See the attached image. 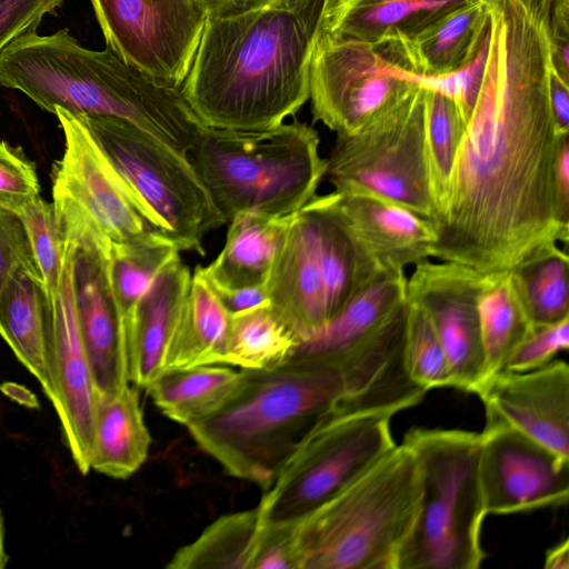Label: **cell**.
<instances>
[{
	"instance_id": "23",
	"label": "cell",
	"mask_w": 569,
	"mask_h": 569,
	"mask_svg": "<svg viewBox=\"0 0 569 569\" xmlns=\"http://www.w3.org/2000/svg\"><path fill=\"white\" fill-rule=\"evenodd\" d=\"M310 203L317 218L319 257L330 321L355 296L387 271L349 229L332 192L317 194Z\"/></svg>"
},
{
	"instance_id": "44",
	"label": "cell",
	"mask_w": 569,
	"mask_h": 569,
	"mask_svg": "<svg viewBox=\"0 0 569 569\" xmlns=\"http://www.w3.org/2000/svg\"><path fill=\"white\" fill-rule=\"evenodd\" d=\"M552 199L558 221L569 228V139L565 136L557 151L552 173Z\"/></svg>"
},
{
	"instance_id": "40",
	"label": "cell",
	"mask_w": 569,
	"mask_h": 569,
	"mask_svg": "<svg viewBox=\"0 0 569 569\" xmlns=\"http://www.w3.org/2000/svg\"><path fill=\"white\" fill-rule=\"evenodd\" d=\"M20 267L38 271L20 216L0 207V291Z\"/></svg>"
},
{
	"instance_id": "34",
	"label": "cell",
	"mask_w": 569,
	"mask_h": 569,
	"mask_svg": "<svg viewBox=\"0 0 569 569\" xmlns=\"http://www.w3.org/2000/svg\"><path fill=\"white\" fill-rule=\"evenodd\" d=\"M569 257L559 243L541 247L511 270L519 298L533 327L569 318Z\"/></svg>"
},
{
	"instance_id": "5",
	"label": "cell",
	"mask_w": 569,
	"mask_h": 569,
	"mask_svg": "<svg viewBox=\"0 0 569 569\" xmlns=\"http://www.w3.org/2000/svg\"><path fill=\"white\" fill-rule=\"evenodd\" d=\"M187 156L226 223L243 212H297L327 169L318 132L298 121L258 131L204 127Z\"/></svg>"
},
{
	"instance_id": "25",
	"label": "cell",
	"mask_w": 569,
	"mask_h": 569,
	"mask_svg": "<svg viewBox=\"0 0 569 569\" xmlns=\"http://www.w3.org/2000/svg\"><path fill=\"white\" fill-rule=\"evenodd\" d=\"M290 217L237 214L228 223L219 254L207 267H200L209 284L227 289L266 284Z\"/></svg>"
},
{
	"instance_id": "47",
	"label": "cell",
	"mask_w": 569,
	"mask_h": 569,
	"mask_svg": "<svg viewBox=\"0 0 569 569\" xmlns=\"http://www.w3.org/2000/svg\"><path fill=\"white\" fill-rule=\"evenodd\" d=\"M210 17H221L247 10L248 0H199Z\"/></svg>"
},
{
	"instance_id": "35",
	"label": "cell",
	"mask_w": 569,
	"mask_h": 569,
	"mask_svg": "<svg viewBox=\"0 0 569 569\" xmlns=\"http://www.w3.org/2000/svg\"><path fill=\"white\" fill-rule=\"evenodd\" d=\"M425 87V159L430 192L438 213L448 194L467 122L451 96L439 88Z\"/></svg>"
},
{
	"instance_id": "12",
	"label": "cell",
	"mask_w": 569,
	"mask_h": 569,
	"mask_svg": "<svg viewBox=\"0 0 569 569\" xmlns=\"http://www.w3.org/2000/svg\"><path fill=\"white\" fill-rule=\"evenodd\" d=\"M107 48L126 63L181 87L208 12L199 0H90Z\"/></svg>"
},
{
	"instance_id": "19",
	"label": "cell",
	"mask_w": 569,
	"mask_h": 569,
	"mask_svg": "<svg viewBox=\"0 0 569 569\" xmlns=\"http://www.w3.org/2000/svg\"><path fill=\"white\" fill-rule=\"evenodd\" d=\"M310 201L291 214L266 281L270 307L300 341L329 321L317 218Z\"/></svg>"
},
{
	"instance_id": "49",
	"label": "cell",
	"mask_w": 569,
	"mask_h": 569,
	"mask_svg": "<svg viewBox=\"0 0 569 569\" xmlns=\"http://www.w3.org/2000/svg\"><path fill=\"white\" fill-rule=\"evenodd\" d=\"M1 390L4 395L22 405L29 407H34L37 405V399L34 398V396L22 386L9 382L2 385Z\"/></svg>"
},
{
	"instance_id": "4",
	"label": "cell",
	"mask_w": 569,
	"mask_h": 569,
	"mask_svg": "<svg viewBox=\"0 0 569 569\" xmlns=\"http://www.w3.org/2000/svg\"><path fill=\"white\" fill-rule=\"evenodd\" d=\"M416 453L397 445L361 477L293 521L299 569H397L421 497Z\"/></svg>"
},
{
	"instance_id": "43",
	"label": "cell",
	"mask_w": 569,
	"mask_h": 569,
	"mask_svg": "<svg viewBox=\"0 0 569 569\" xmlns=\"http://www.w3.org/2000/svg\"><path fill=\"white\" fill-rule=\"evenodd\" d=\"M543 27L551 66L569 82V0H546Z\"/></svg>"
},
{
	"instance_id": "13",
	"label": "cell",
	"mask_w": 569,
	"mask_h": 569,
	"mask_svg": "<svg viewBox=\"0 0 569 569\" xmlns=\"http://www.w3.org/2000/svg\"><path fill=\"white\" fill-rule=\"evenodd\" d=\"M66 237L60 284L49 303L47 367L63 441L81 475L90 468L97 390L83 348L73 290V242Z\"/></svg>"
},
{
	"instance_id": "9",
	"label": "cell",
	"mask_w": 569,
	"mask_h": 569,
	"mask_svg": "<svg viewBox=\"0 0 569 569\" xmlns=\"http://www.w3.org/2000/svg\"><path fill=\"white\" fill-rule=\"evenodd\" d=\"M426 87L359 130L338 134L325 179L337 192H363L432 221L436 207L425 159Z\"/></svg>"
},
{
	"instance_id": "33",
	"label": "cell",
	"mask_w": 569,
	"mask_h": 569,
	"mask_svg": "<svg viewBox=\"0 0 569 569\" xmlns=\"http://www.w3.org/2000/svg\"><path fill=\"white\" fill-rule=\"evenodd\" d=\"M298 336L269 303L230 315L224 365L260 370L288 361L300 345Z\"/></svg>"
},
{
	"instance_id": "42",
	"label": "cell",
	"mask_w": 569,
	"mask_h": 569,
	"mask_svg": "<svg viewBox=\"0 0 569 569\" xmlns=\"http://www.w3.org/2000/svg\"><path fill=\"white\" fill-rule=\"evenodd\" d=\"M253 569H299L293 522L264 520Z\"/></svg>"
},
{
	"instance_id": "15",
	"label": "cell",
	"mask_w": 569,
	"mask_h": 569,
	"mask_svg": "<svg viewBox=\"0 0 569 569\" xmlns=\"http://www.w3.org/2000/svg\"><path fill=\"white\" fill-rule=\"evenodd\" d=\"M483 276L450 261L429 259L407 277V300L428 316L446 352L453 388L475 393L485 378L478 299Z\"/></svg>"
},
{
	"instance_id": "10",
	"label": "cell",
	"mask_w": 569,
	"mask_h": 569,
	"mask_svg": "<svg viewBox=\"0 0 569 569\" xmlns=\"http://www.w3.org/2000/svg\"><path fill=\"white\" fill-rule=\"evenodd\" d=\"M408 41L339 42L320 36L310 68L313 119L338 134L352 133L423 84Z\"/></svg>"
},
{
	"instance_id": "24",
	"label": "cell",
	"mask_w": 569,
	"mask_h": 569,
	"mask_svg": "<svg viewBox=\"0 0 569 569\" xmlns=\"http://www.w3.org/2000/svg\"><path fill=\"white\" fill-rule=\"evenodd\" d=\"M150 445L151 436L134 385L97 397L91 469L111 478L126 479L144 463Z\"/></svg>"
},
{
	"instance_id": "30",
	"label": "cell",
	"mask_w": 569,
	"mask_h": 569,
	"mask_svg": "<svg viewBox=\"0 0 569 569\" xmlns=\"http://www.w3.org/2000/svg\"><path fill=\"white\" fill-rule=\"evenodd\" d=\"M264 527L258 507L223 515L178 549L172 569H253Z\"/></svg>"
},
{
	"instance_id": "50",
	"label": "cell",
	"mask_w": 569,
	"mask_h": 569,
	"mask_svg": "<svg viewBox=\"0 0 569 569\" xmlns=\"http://www.w3.org/2000/svg\"><path fill=\"white\" fill-rule=\"evenodd\" d=\"M9 561V556L6 552L4 546V521L3 515L0 508V569H3Z\"/></svg>"
},
{
	"instance_id": "17",
	"label": "cell",
	"mask_w": 569,
	"mask_h": 569,
	"mask_svg": "<svg viewBox=\"0 0 569 569\" xmlns=\"http://www.w3.org/2000/svg\"><path fill=\"white\" fill-rule=\"evenodd\" d=\"M406 273H381L292 357L320 361L340 372L370 351L405 336ZM340 375V373H339Z\"/></svg>"
},
{
	"instance_id": "7",
	"label": "cell",
	"mask_w": 569,
	"mask_h": 569,
	"mask_svg": "<svg viewBox=\"0 0 569 569\" xmlns=\"http://www.w3.org/2000/svg\"><path fill=\"white\" fill-rule=\"evenodd\" d=\"M79 116L152 228L203 256L204 236L226 222L188 156L122 119Z\"/></svg>"
},
{
	"instance_id": "11",
	"label": "cell",
	"mask_w": 569,
	"mask_h": 569,
	"mask_svg": "<svg viewBox=\"0 0 569 569\" xmlns=\"http://www.w3.org/2000/svg\"><path fill=\"white\" fill-rule=\"evenodd\" d=\"M53 114L64 136L52 179V206L60 228L106 246L157 232L83 119L60 107Z\"/></svg>"
},
{
	"instance_id": "38",
	"label": "cell",
	"mask_w": 569,
	"mask_h": 569,
	"mask_svg": "<svg viewBox=\"0 0 569 569\" xmlns=\"http://www.w3.org/2000/svg\"><path fill=\"white\" fill-rule=\"evenodd\" d=\"M39 190L33 163L20 149L0 140V207L20 216Z\"/></svg>"
},
{
	"instance_id": "37",
	"label": "cell",
	"mask_w": 569,
	"mask_h": 569,
	"mask_svg": "<svg viewBox=\"0 0 569 569\" xmlns=\"http://www.w3.org/2000/svg\"><path fill=\"white\" fill-rule=\"evenodd\" d=\"M32 256L41 277L48 303L58 292L62 272L66 237L52 203L38 197L20 214Z\"/></svg>"
},
{
	"instance_id": "32",
	"label": "cell",
	"mask_w": 569,
	"mask_h": 569,
	"mask_svg": "<svg viewBox=\"0 0 569 569\" xmlns=\"http://www.w3.org/2000/svg\"><path fill=\"white\" fill-rule=\"evenodd\" d=\"M478 311L486 378L505 369L511 353L533 326L519 298L511 271L483 276Z\"/></svg>"
},
{
	"instance_id": "2",
	"label": "cell",
	"mask_w": 569,
	"mask_h": 569,
	"mask_svg": "<svg viewBox=\"0 0 569 569\" xmlns=\"http://www.w3.org/2000/svg\"><path fill=\"white\" fill-rule=\"evenodd\" d=\"M331 0H276L207 19L181 90L206 127L274 128L309 99Z\"/></svg>"
},
{
	"instance_id": "22",
	"label": "cell",
	"mask_w": 569,
	"mask_h": 569,
	"mask_svg": "<svg viewBox=\"0 0 569 569\" xmlns=\"http://www.w3.org/2000/svg\"><path fill=\"white\" fill-rule=\"evenodd\" d=\"M472 1L476 0H331L321 36L339 42L410 41Z\"/></svg>"
},
{
	"instance_id": "14",
	"label": "cell",
	"mask_w": 569,
	"mask_h": 569,
	"mask_svg": "<svg viewBox=\"0 0 569 569\" xmlns=\"http://www.w3.org/2000/svg\"><path fill=\"white\" fill-rule=\"evenodd\" d=\"M479 435V477L487 515L568 502V458L503 423L486 422Z\"/></svg>"
},
{
	"instance_id": "20",
	"label": "cell",
	"mask_w": 569,
	"mask_h": 569,
	"mask_svg": "<svg viewBox=\"0 0 569 569\" xmlns=\"http://www.w3.org/2000/svg\"><path fill=\"white\" fill-rule=\"evenodd\" d=\"M349 229L387 272L431 258L432 222L399 204L363 192L332 191Z\"/></svg>"
},
{
	"instance_id": "21",
	"label": "cell",
	"mask_w": 569,
	"mask_h": 569,
	"mask_svg": "<svg viewBox=\"0 0 569 569\" xmlns=\"http://www.w3.org/2000/svg\"><path fill=\"white\" fill-rule=\"evenodd\" d=\"M191 276L177 256L159 271L138 303L123 335L131 385L146 389L163 370L168 341Z\"/></svg>"
},
{
	"instance_id": "16",
	"label": "cell",
	"mask_w": 569,
	"mask_h": 569,
	"mask_svg": "<svg viewBox=\"0 0 569 569\" xmlns=\"http://www.w3.org/2000/svg\"><path fill=\"white\" fill-rule=\"evenodd\" d=\"M475 393L486 422L507 425L569 459V367L563 360L486 377Z\"/></svg>"
},
{
	"instance_id": "31",
	"label": "cell",
	"mask_w": 569,
	"mask_h": 569,
	"mask_svg": "<svg viewBox=\"0 0 569 569\" xmlns=\"http://www.w3.org/2000/svg\"><path fill=\"white\" fill-rule=\"evenodd\" d=\"M179 252L170 239L158 232L111 243L107 274L122 336L156 276Z\"/></svg>"
},
{
	"instance_id": "18",
	"label": "cell",
	"mask_w": 569,
	"mask_h": 569,
	"mask_svg": "<svg viewBox=\"0 0 569 569\" xmlns=\"http://www.w3.org/2000/svg\"><path fill=\"white\" fill-rule=\"evenodd\" d=\"M73 290L80 335L97 395L129 385L124 341L108 274L109 248L92 237L71 236Z\"/></svg>"
},
{
	"instance_id": "48",
	"label": "cell",
	"mask_w": 569,
	"mask_h": 569,
	"mask_svg": "<svg viewBox=\"0 0 569 569\" xmlns=\"http://www.w3.org/2000/svg\"><path fill=\"white\" fill-rule=\"evenodd\" d=\"M543 567L546 569L569 568V540L567 538L547 550Z\"/></svg>"
},
{
	"instance_id": "27",
	"label": "cell",
	"mask_w": 569,
	"mask_h": 569,
	"mask_svg": "<svg viewBox=\"0 0 569 569\" xmlns=\"http://www.w3.org/2000/svg\"><path fill=\"white\" fill-rule=\"evenodd\" d=\"M230 313L204 278L200 266L192 272L163 359V370L202 365H224Z\"/></svg>"
},
{
	"instance_id": "28",
	"label": "cell",
	"mask_w": 569,
	"mask_h": 569,
	"mask_svg": "<svg viewBox=\"0 0 569 569\" xmlns=\"http://www.w3.org/2000/svg\"><path fill=\"white\" fill-rule=\"evenodd\" d=\"M487 0H476L440 18L408 47L416 73L441 78L461 70L475 57L489 29Z\"/></svg>"
},
{
	"instance_id": "29",
	"label": "cell",
	"mask_w": 569,
	"mask_h": 569,
	"mask_svg": "<svg viewBox=\"0 0 569 569\" xmlns=\"http://www.w3.org/2000/svg\"><path fill=\"white\" fill-rule=\"evenodd\" d=\"M240 375L228 365L164 369L146 389L166 417L187 427L214 412L231 395Z\"/></svg>"
},
{
	"instance_id": "41",
	"label": "cell",
	"mask_w": 569,
	"mask_h": 569,
	"mask_svg": "<svg viewBox=\"0 0 569 569\" xmlns=\"http://www.w3.org/2000/svg\"><path fill=\"white\" fill-rule=\"evenodd\" d=\"M63 0H0V52L16 38L37 30Z\"/></svg>"
},
{
	"instance_id": "3",
	"label": "cell",
	"mask_w": 569,
	"mask_h": 569,
	"mask_svg": "<svg viewBox=\"0 0 569 569\" xmlns=\"http://www.w3.org/2000/svg\"><path fill=\"white\" fill-rule=\"evenodd\" d=\"M240 373L227 400L187 428L228 475L266 490L311 428L342 406L345 385L336 369L296 356Z\"/></svg>"
},
{
	"instance_id": "26",
	"label": "cell",
	"mask_w": 569,
	"mask_h": 569,
	"mask_svg": "<svg viewBox=\"0 0 569 569\" xmlns=\"http://www.w3.org/2000/svg\"><path fill=\"white\" fill-rule=\"evenodd\" d=\"M49 303L40 273L18 268L0 291V336L17 359L49 391L47 329Z\"/></svg>"
},
{
	"instance_id": "8",
	"label": "cell",
	"mask_w": 569,
	"mask_h": 569,
	"mask_svg": "<svg viewBox=\"0 0 569 569\" xmlns=\"http://www.w3.org/2000/svg\"><path fill=\"white\" fill-rule=\"evenodd\" d=\"M388 411L323 416L293 449L257 505L268 521L293 522L348 487L396 446Z\"/></svg>"
},
{
	"instance_id": "1",
	"label": "cell",
	"mask_w": 569,
	"mask_h": 569,
	"mask_svg": "<svg viewBox=\"0 0 569 569\" xmlns=\"http://www.w3.org/2000/svg\"><path fill=\"white\" fill-rule=\"evenodd\" d=\"M490 42L446 201L433 218L431 258L482 276L511 271L569 228L553 209L552 173L565 136L547 90L546 0H487Z\"/></svg>"
},
{
	"instance_id": "39",
	"label": "cell",
	"mask_w": 569,
	"mask_h": 569,
	"mask_svg": "<svg viewBox=\"0 0 569 569\" xmlns=\"http://www.w3.org/2000/svg\"><path fill=\"white\" fill-rule=\"evenodd\" d=\"M568 347L569 318L553 325L533 327L513 350L503 370L526 372L542 368Z\"/></svg>"
},
{
	"instance_id": "6",
	"label": "cell",
	"mask_w": 569,
	"mask_h": 569,
	"mask_svg": "<svg viewBox=\"0 0 569 569\" xmlns=\"http://www.w3.org/2000/svg\"><path fill=\"white\" fill-rule=\"evenodd\" d=\"M417 456L421 497L397 569H478L487 516L479 477L480 435L412 428L402 441Z\"/></svg>"
},
{
	"instance_id": "36",
	"label": "cell",
	"mask_w": 569,
	"mask_h": 569,
	"mask_svg": "<svg viewBox=\"0 0 569 569\" xmlns=\"http://www.w3.org/2000/svg\"><path fill=\"white\" fill-rule=\"evenodd\" d=\"M403 360L410 379L425 390L453 388L443 347L426 312L410 301L407 306Z\"/></svg>"
},
{
	"instance_id": "46",
	"label": "cell",
	"mask_w": 569,
	"mask_h": 569,
	"mask_svg": "<svg viewBox=\"0 0 569 569\" xmlns=\"http://www.w3.org/2000/svg\"><path fill=\"white\" fill-rule=\"evenodd\" d=\"M211 288L230 315L269 303L266 284L236 289Z\"/></svg>"
},
{
	"instance_id": "51",
	"label": "cell",
	"mask_w": 569,
	"mask_h": 569,
	"mask_svg": "<svg viewBox=\"0 0 569 569\" xmlns=\"http://www.w3.org/2000/svg\"><path fill=\"white\" fill-rule=\"evenodd\" d=\"M276 0H248L247 2V10L248 9H252V8H257V7H261V6H264V4H268L270 2H273Z\"/></svg>"
},
{
	"instance_id": "45",
	"label": "cell",
	"mask_w": 569,
	"mask_h": 569,
	"mask_svg": "<svg viewBox=\"0 0 569 569\" xmlns=\"http://www.w3.org/2000/svg\"><path fill=\"white\" fill-rule=\"evenodd\" d=\"M548 101L556 128L561 134H569V82L552 68L547 77Z\"/></svg>"
}]
</instances>
